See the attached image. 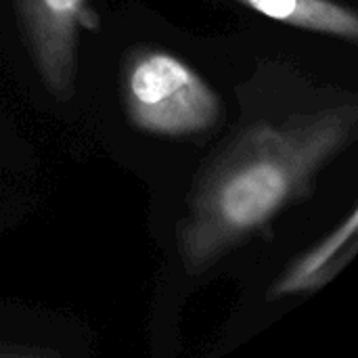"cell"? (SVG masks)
<instances>
[{
	"instance_id": "obj_1",
	"label": "cell",
	"mask_w": 358,
	"mask_h": 358,
	"mask_svg": "<svg viewBox=\"0 0 358 358\" xmlns=\"http://www.w3.org/2000/svg\"><path fill=\"white\" fill-rule=\"evenodd\" d=\"M357 103L260 122L239 132L199 172L178 224L189 275H201L302 201L317 174L357 136Z\"/></svg>"
},
{
	"instance_id": "obj_2",
	"label": "cell",
	"mask_w": 358,
	"mask_h": 358,
	"mask_svg": "<svg viewBox=\"0 0 358 358\" xmlns=\"http://www.w3.org/2000/svg\"><path fill=\"white\" fill-rule=\"evenodd\" d=\"M122 101L134 128L166 138L203 134L222 117L218 92L187 61L162 48L126 55Z\"/></svg>"
},
{
	"instance_id": "obj_3",
	"label": "cell",
	"mask_w": 358,
	"mask_h": 358,
	"mask_svg": "<svg viewBox=\"0 0 358 358\" xmlns=\"http://www.w3.org/2000/svg\"><path fill=\"white\" fill-rule=\"evenodd\" d=\"M31 61L57 101L76 90L80 31H96L99 15L90 0H13Z\"/></svg>"
},
{
	"instance_id": "obj_4",
	"label": "cell",
	"mask_w": 358,
	"mask_h": 358,
	"mask_svg": "<svg viewBox=\"0 0 358 358\" xmlns=\"http://www.w3.org/2000/svg\"><path fill=\"white\" fill-rule=\"evenodd\" d=\"M357 233L358 210L352 208L350 214L325 239H321L315 248H310L289 264V268L271 287L268 298L281 300L287 296L315 294L331 283L355 258Z\"/></svg>"
},
{
	"instance_id": "obj_5",
	"label": "cell",
	"mask_w": 358,
	"mask_h": 358,
	"mask_svg": "<svg viewBox=\"0 0 358 358\" xmlns=\"http://www.w3.org/2000/svg\"><path fill=\"white\" fill-rule=\"evenodd\" d=\"M279 23L357 42V13L336 0H233Z\"/></svg>"
},
{
	"instance_id": "obj_6",
	"label": "cell",
	"mask_w": 358,
	"mask_h": 358,
	"mask_svg": "<svg viewBox=\"0 0 358 358\" xmlns=\"http://www.w3.org/2000/svg\"><path fill=\"white\" fill-rule=\"evenodd\" d=\"M38 355H52L44 350H34V348H13V346H2L0 344V357H38Z\"/></svg>"
}]
</instances>
